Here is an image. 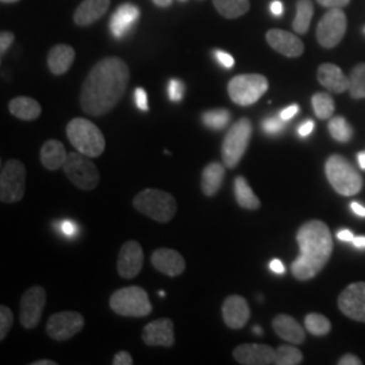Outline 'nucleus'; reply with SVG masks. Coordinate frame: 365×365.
<instances>
[{
	"mask_svg": "<svg viewBox=\"0 0 365 365\" xmlns=\"http://www.w3.org/2000/svg\"><path fill=\"white\" fill-rule=\"evenodd\" d=\"M54 226L57 227V230H58L61 235H64L66 237H71V238L75 237L78 230V225L73 221H69V220L57 222V223H54Z\"/></svg>",
	"mask_w": 365,
	"mask_h": 365,
	"instance_id": "41",
	"label": "nucleus"
},
{
	"mask_svg": "<svg viewBox=\"0 0 365 365\" xmlns=\"http://www.w3.org/2000/svg\"><path fill=\"white\" fill-rule=\"evenodd\" d=\"M31 365H57V363L52 361V360H38V361L31 363Z\"/></svg>",
	"mask_w": 365,
	"mask_h": 365,
	"instance_id": "56",
	"label": "nucleus"
},
{
	"mask_svg": "<svg viewBox=\"0 0 365 365\" xmlns=\"http://www.w3.org/2000/svg\"><path fill=\"white\" fill-rule=\"evenodd\" d=\"M271 13L274 14V16H280L283 14V3L280 0H274L271 3Z\"/></svg>",
	"mask_w": 365,
	"mask_h": 365,
	"instance_id": "51",
	"label": "nucleus"
},
{
	"mask_svg": "<svg viewBox=\"0 0 365 365\" xmlns=\"http://www.w3.org/2000/svg\"><path fill=\"white\" fill-rule=\"evenodd\" d=\"M357 158H359V164H360V167H361L363 170H365V153H359Z\"/></svg>",
	"mask_w": 365,
	"mask_h": 365,
	"instance_id": "57",
	"label": "nucleus"
},
{
	"mask_svg": "<svg viewBox=\"0 0 365 365\" xmlns=\"http://www.w3.org/2000/svg\"><path fill=\"white\" fill-rule=\"evenodd\" d=\"M325 172L329 182L339 195H357L363 188V179L352 164L339 155H333L327 158Z\"/></svg>",
	"mask_w": 365,
	"mask_h": 365,
	"instance_id": "5",
	"label": "nucleus"
},
{
	"mask_svg": "<svg viewBox=\"0 0 365 365\" xmlns=\"http://www.w3.org/2000/svg\"><path fill=\"white\" fill-rule=\"evenodd\" d=\"M339 307L348 318L365 322V282L352 283L339 297Z\"/></svg>",
	"mask_w": 365,
	"mask_h": 365,
	"instance_id": "14",
	"label": "nucleus"
},
{
	"mask_svg": "<svg viewBox=\"0 0 365 365\" xmlns=\"http://www.w3.org/2000/svg\"><path fill=\"white\" fill-rule=\"evenodd\" d=\"M314 113L319 119H330L334 114L336 106L333 98L327 92H317L312 98Z\"/></svg>",
	"mask_w": 365,
	"mask_h": 365,
	"instance_id": "32",
	"label": "nucleus"
},
{
	"mask_svg": "<svg viewBox=\"0 0 365 365\" xmlns=\"http://www.w3.org/2000/svg\"><path fill=\"white\" fill-rule=\"evenodd\" d=\"M214 56L225 68L230 69V68L235 66V58L229 53L222 52V51H214Z\"/></svg>",
	"mask_w": 365,
	"mask_h": 365,
	"instance_id": "44",
	"label": "nucleus"
},
{
	"mask_svg": "<svg viewBox=\"0 0 365 365\" xmlns=\"http://www.w3.org/2000/svg\"><path fill=\"white\" fill-rule=\"evenodd\" d=\"M75 49L66 43H58L53 46L48 54V66L53 75L60 76L66 73L75 61Z\"/></svg>",
	"mask_w": 365,
	"mask_h": 365,
	"instance_id": "25",
	"label": "nucleus"
},
{
	"mask_svg": "<svg viewBox=\"0 0 365 365\" xmlns=\"http://www.w3.org/2000/svg\"><path fill=\"white\" fill-rule=\"evenodd\" d=\"M14 324V314L7 306L0 307V339H6Z\"/></svg>",
	"mask_w": 365,
	"mask_h": 365,
	"instance_id": "38",
	"label": "nucleus"
},
{
	"mask_svg": "<svg viewBox=\"0 0 365 365\" xmlns=\"http://www.w3.org/2000/svg\"><path fill=\"white\" fill-rule=\"evenodd\" d=\"M299 256L291 264L295 279L306 282L315 277L327 265L333 252L331 233L327 223L313 220L300 226L297 233Z\"/></svg>",
	"mask_w": 365,
	"mask_h": 365,
	"instance_id": "2",
	"label": "nucleus"
},
{
	"mask_svg": "<svg viewBox=\"0 0 365 365\" xmlns=\"http://www.w3.org/2000/svg\"><path fill=\"white\" fill-rule=\"evenodd\" d=\"M353 245L356 248H365V237H354Z\"/></svg>",
	"mask_w": 365,
	"mask_h": 365,
	"instance_id": "54",
	"label": "nucleus"
},
{
	"mask_svg": "<svg viewBox=\"0 0 365 365\" xmlns=\"http://www.w3.org/2000/svg\"><path fill=\"white\" fill-rule=\"evenodd\" d=\"M1 3H6V4H9V3H16V1H19V0H0Z\"/></svg>",
	"mask_w": 365,
	"mask_h": 365,
	"instance_id": "59",
	"label": "nucleus"
},
{
	"mask_svg": "<svg viewBox=\"0 0 365 365\" xmlns=\"http://www.w3.org/2000/svg\"><path fill=\"white\" fill-rule=\"evenodd\" d=\"M337 237H339V241H344V242H353V240H354V235L349 230H341Z\"/></svg>",
	"mask_w": 365,
	"mask_h": 365,
	"instance_id": "52",
	"label": "nucleus"
},
{
	"mask_svg": "<svg viewBox=\"0 0 365 365\" xmlns=\"http://www.w3.org/2000/svg\"><path fill=\"white\" fill-rule=\"evenodd\" d=\"M346 33V15L342 9H329L317 26V39L322 48H336Z\"/></svg>",
	"mask_w": 365,
	"mask_h": 365,
	"instance_id": "11",
	"label": "nucleus"
},
{
	"mask_svg": "<svg viewBox=\"0 0 365 365\" xmlns=\"http://www.w3.org/2000/svg\"><path fill=\"white\" fill-rule=\"evenodd\" d=\"M272 327H274V333L284 341H287L289 344L294 345H300L304 342L306 339V333L303 330V327L291 317L286 314H280L277 317H274L272 321Z\"/></svg>",
	"mask_w": 365,
	"mask_h": 365,
	"instance_id": "24",
	"label": "nucleus"
},
{
	"mask_svg": "<svg viewBox=\"0 0 365 365\" xmlns=\"http://www.w3.org/2000/svg\"><path fill=\"white\" fill-rule=\"evenodd\" d=\"M235 195L237 203L247 210L260 209L259 197L252 191L248 180L244 176H237L235 180Z\"/></svg>",
	"mask_w": 365,
	"mask_h": 365,
	"instance_id": "29",
	"label": "nucleus"
},
{
	"mask_svg": "<svg viewBox=\"0 0 365 365\" xmlns=\"http://www.w3.org/2000/svg\"><path fill=\"white\" fill-rule=\"evenodd\" d=\"M233 357L238 364L271 365L276 361V351L264 344H242L235 348Z\"/></svg>",
	"mask_w": 365,
	"mask_h": 365,
	"instance_id": "16",
	"label": "nucleus"
},
{
	"mask_svg": "<svg viewBox=\"0 0 365 365\" xmlns=\"http://www.w3.org/2000/svg\"><path fill=\"white\" fill-rule=\"evenodd\" d=\"M269 269L277 274H283L286 272V268H284L283 262L280 260H276V259L269 262Z\"/></svg>",
	"mask_w": 365,
	"mask_h": 365,
	"instance_id": "50",
	"label": "nucleus"
},
{
	"mask_svg": "<svg viewBox=\"0 0 365 365\" xmlns=\"http://www.w3.org/2000/svg\"><path fill=\"white\" fill-rule=\"evenodd\" d=\"M265 38L274 51L289 58L299 57L304 52L303 42L295 34L288 33L286 30L271 29L268 30Z\"/></svg>",
	"mask_w": 365,
	"mask_h": 365,
	"instance_id": "17",
	"label": "nucleus"
},
{
	"mask_svg": "<svg viewBox=\"0 0 365 365\" xmlns=\"http://www.w3.org/2000/svg\"><path fill=\"white\" fill-rule=\"evenodd\" d=\"M152 265L158 272L170 277L180 276L185 269V260L182 255L170 248H160L152 255Z\"/></svg>",
	"mask_w": 365,
	"mask_h": 365,
	"instance_id": "20",
	"label": "nucleus"
},
{
	"mask_svg": "<svg viewBox=\"0 0 365 365\" xmlns=\"http://www.w3.org/2000/svg\"><path fill=\"white\" fill-rule=\"evenodd\" d=\"M314 129V122L313 120H306L302 126H300L299 129H298V134H299L300 137H307V135H310L312 133H313Z\"/></svg>",
	"mask_w": 365,
	"mask_h": 365,
	"instance_id": "49",
	"label": "nucleus"
},
{
	"mask_svg": "<svg viewBox=\"0 0 365 365\" xmlns=\"http://www.w3.org/2000/svg\"><path fill=\"white\" fill-rule=\"evenodd\" d=\"M152 1L158 7H161V9H168L173 0H152Z\"/></svg>",
	"mask_w": 365,
	"mask_h": 365,
	"instance_id": "55",
	"label": "nucleus"
},
{
	"mask_svg": "<svg viewBox=\"0 0 365 365\" xmlns=\"http://www.w3.org/2000/svg\"><path fill=\"white\" fill-rule=\"evenodd\" d=\"M134 98H135V105L141 110V111H148L149 106H148V93L145 91L144 88L138 87L134 91Z\"/></svg>",
	"mask_w": 365,
	"mask_h": 365,
	"instance_id": "43",
	"label": "nucleus"
},
{
	"mask_svg": "<svg viewBox=\"0 0 365 365\" xmlns=\"http://www.w3.org/2000/svg\"><path fill=\"white\" fill-rule=\"evenodd\" d=\"M26 190V168L19 160H9L0 173V200L15 203L22 200Z\"/></svg>",
	"mask_w": 365,
	"mask_h": 365,
	"instance_id": "10",
	"label": "nucleus"
},
{
	"mask_svg": "<svg viewBox=\"0 0 365 365\" xmlns=\"http://www.w3.org/2000/svg\"><path fill=\"white\" fill-rule=\"evenodd\" d=\"M364 33H365V27H364Z\"/></svg>",
	"mask_w": 365,
	"mask_h": 365,
	"instance_id": "60",
	"label": "nucleus"
},
{
	"mask_svg": "<svg viewBox=\"0 0 365 365\" xmlns=\"http://www.w3.org/2000/svg\"><path fill=\"white\" fill-rule=\"evenodd\" d=\"M318 81L333 93H342L349 90V78L336 64H322L318 68Z\"/></svg>",
	"mask_w": 365,
	"mask_h": 365,
	"instance_id": "23",
	"label": "nucleus"
},
{
	"mask_svg": "<svg viewBox=\"0 0 365 365\" xmlns=\"http://www.w3.org/2000/svg\"><path fill=\"white\" fill-rule=\"evenodd\" d=\"M133 206L138 212L160 223L170 222L178 209L173 195L156 188H146L138 192L133 199Z\"/></svg>",
	"mask_w": 365,
	"mask_h": 365,
	"instance_id": "4",
	"label": "nucleus"
},
{
	"mask_svg": "<svg viewBox=\"0 0 365 365\" xmlns=\"http://www.w3.org/2000/svg\"><path fill=\"white\" fill-rule=\"evenodd\" d=\"M130 71L119 57H106L92 66L80 92V106L92 117L110 113L123 98Z\"/></svg>",
	"mask_w": 365,
	"mask_h": 365,
	"instance_id": "1",
	"label": "nucleus"
},
{
	"mask_svg": "<svg viewBox=\"0 0 365 365\" xmlns=\"http://www.w3.org/2000/svg\"><path fill=\"white\" fill-rule=\"evenodd\" d=\"M225 179V165L221 163H210L202 172V191L206 196H214L221 190Z\"/></svg>",
	"mask_w": 365,
	"mask_h": 365,
	"instance_id": "27",
	"label": "nucleus"
},
{
	"mask_svg": "<svg viewBox=\"0 0 365 365\" xmlns=\"http://www.w3.org/2000/svg\"><path fill=\"white\" fill-rule=\"evenodd\" d=\"M113 364L114 365H131L133 364V357L129 352L126 351H120L114 356V360H113Z\"/></svg>",
	"mask_w": 365,
	"mask_h": 365,
	"instance_id": "45",
	"label": "nucleus"
},
{
	"mask_svg": "<svg viewBox=\"0 0 365 365\" xmlns=\"http://www.w3.org/2000/svg\"><path fill=\"white\" fill-rule=\"evenodd\" d=\"M69 143L76 150L88 157H99L106 149V140L101 129L84 118H75L66 126Z\"/></svg>",
	"mask_w": 365,
	"mask_h": 365,
	"instance_id": "3",
	"label": "nucleus"
},
{
	"mask_svg": "<svg viewBox=\"0 0 365 365\" xmlns=\"http://www.w3.org/2000/svg\"><path fill=\"white\" fill-rule=\"evenodd\" d=\"M284 122L282 118H268L262 122V130L265 131L267 134H279L284 129Z\"/></svg>",
	"mask_w": 365,
	"mask_h": 365,
	"instance_id": "40",
	"label": "nucleus"
},
{
	"mask_svg": "<svg viewBox=\"0 0 365 365\" xmlns=\"http://www.w3.org/2000/svg\"><path fill=\"white\" fill-rule=\"evenodd\" d=\"M66 146L57 140H49L41 148L39 158L42 165L49 170H57L64 167L66 164Z\"/></svg>",
	"mask_w": 365,
	"mask_h": 365,
	"instance_id": "26",
	"label": "nucleus"
},
{
	"mask_svg": "<svg viewBox=\"0 0 365 365\" xmlns=\"http://www.w3.org/2000/svg\"><path fill=\"white\" fill-rule=\"evenodd\" d=\"M144 267V250L143 247L130 240L122 245L118 255V274L123 279H134L141 272Z\"/></svg>",
	"mask_w": 365,
	"mask_h": 365,
	"instance_id": "15",
	"label": "nucleus"
},
{
	"mask_svg": "<svg viewBox=\"0 0 365 365\" xmlns=\"http://www.w3.org/2000/svg\"><path fill=\"white\" fill-rule=\"evenodd\" d=\"M143 341L148 346L170 348L175 344L173 322L168 318L152 321L144 327Z\"/></svg>",
	"mask_w": 365,
	"mask_h": 365,
	"instance_id": "18",
	"label": "nucleus"
},
{
	"mask_svg": "<svg viewBox=\"0 0 365 365\" xmlns=\"http://www.w3.org/2000/svg\"><path fill=\"white\" fill-rule=\"evenodd\" d=\"M339 365H361L363 364V361L357 357V356H354V354H351V353H348V354H345V356H342L341 359H339Z\"/></svg>",
	"mask_w": 365,
	"mask_h": 365,
	"instance_id": "48",
	"label": "nucleus"
},
{
	"mask_svg": "<svg viewBox=\"0 0 365 365\" xmlns=\"http://www.w3.org/2000/svg\"><path fill=\"white\" fill-rule=\"evenodd\" d=\"M349 93L353 99L365 98V63L354 66L349 75Z\"/></svg>",
	"mask_w": 365,
	"mask_h": 365,
	"instance_id": "36",
	"label": "nucleus"
},
{
	"mask_svg": "<svg viewBox=\"0 0 365 365\" xmlns=\"http://www.w3.org/2000/svg\"><path fill=\"white\" fill-rule=\"evenodd\" d=\"M110 307L114 313L122 317L141 318L152 313V303L144 288H120L110 298Z\"/></svg>",
	"mask_w": 365,
	"mask_h": 365,
	"instance_id": "7",
	"label": "nucleus"
},
{
	"mask_svg": "<svg viewBox=\"0 0 365 365\" xmlns=\"http://www.w3.org/2000/svg\"><path fill=\"white\" fill-rule=\"evenodd\" d=\"M252 133L253 126L249 118H241L233 123L222 143V161L225 167L233 170L240 164L248 149Z\"/></svg>",
	"mask_w": 365,
	"mask_h": 365,
	"instance_id": "6",
	"label": "nucleus"
},
{
	"mask_svg": "<svg viewBox=\"0 0 365 365\" xmlns=\"http://www.w3.org/2000/svg\"><path fill=\"white\" fill-rule=\"evenodd\" d=\"M138 18H140V10L137 6L131 3H125L119 6L110 19V29L113 36L115 38L125 37L130 31L131 27L135 25Z\"/></svg>",
	"mask_w": 365,
	"mask_h": 365,
	"instance_id": "21",
	"label": "nucleus"
},
{
	"mask_svg": "<svg viewBox=\"0 0 365 365\" xmlns=\"http://www.w3.org/2000/svg\"><path fill=\"white\" fill-rule=\"evenodd\" d=\"M303 361V354L298 348L291 345H282L276 349V361L277 365H298Z\"/></svg>",
	"mask_w": 365,
	"mask_h": 365,
	"instance_id": "37",
	"label": "nucleus"
},
{
	"mask_svg": "<svg viewBox=\"0 0 365 365\" xmlns=\"http://www.w3.org/2000/svg\"><path fill=\"white\" fill-rule=\"evenodd\" d=\"M110 4L111 0H84L73 14V21L78 26H91L103 18Z\"/></svg>",
	"mask_w": 365,
	"mask_h": 365,
	"instance_id": "22",
	"label": "nucleus"
},
{
	"mask_svg": "<svg viewBox=\"0 0 365 365\" xmlns=\"http://www.w3.org/2000/svg\"><path fill=\"white\" fill-rule=\"evenodd\" d=\"M222 317L225 324L230 329L245 327L250 317L248 302L240 295L227 297L222 306Z\"/></svg>",
	"mask_w": 365,
	"mask_h": 365,
	"instance_id": "19",
	"label": "nucleus"
},
{
	"mask_svg": "<svg viewBox=\"0 0 365 365\" xmlns=\"http://www.w3.org/2000/svg\"><path fill=\"white\" fill-rule=\"evenodd\" d=\"M329 133L339 143H349L352 140L353 129L344 117L330 118Z\"/></svg>",
	"mask_w": 365,
	"mask_h": 365,
	"instance_id": "35",
	"label": "nucleus"
},
{
	"mask_svg": "<svg viewBox=\"0 0 365 365\" xmlns=\"http://www.w3.org/2000/svg\"><path fill=\"white\" fill-rule=\"evenodd\" d=\"M232 119V115L225 108H217V110H209L202 114V122L206 128L211 130H222L225 129Z\"/></svg>",
	"mask_w": 365,
	"mask_h": 365,
	"instance_id": "33",
	"label": "nucleus"
},
{
	"mask_svg": "<svg viewBox=\"0 0 365 365\" xmlns=\"http://www.w3.org/2000/svg\"><path fill=\"white\" fill-rule=\"evenodd\" d=\"M9 110L14 117L22 120H34L41 115L42 108L36 99L29 96L14 98L9 103Z\"/></svg>",
	"mask_w": 365,
	"mask_h": 365,
	"instance_id": "28",
	"label": "nucleus"
},
{
	"mask_svg": "<svg viewBox=\"0 0 365 365\" xmlns=\"http://www.w3.org/2000/svg\"><path fill=\"white\" fill-rule=\"evenodd\" d=\"M15 41V36L11 31H1L0 34V56L3 57L6 52L9 51V48L13 45Z\"/></svg>",
	"mask_w": 365,
	"mask_h": 365,
	"instance_id": "42",
	"label": "nucleus"
},
{
	"mask_svg": "<svg viewBox=\"0 0 365 365\" xmlns=\"http://www.w3.org/2000/svg\"><path fill=\"white\" fill-rule=\"evenodd\" d=\"M45 306H46L45 288L39 286L29 288L21 299L19 321L22 327L26 329H34L38 327Z\"/></svg>",
	"mask_w": 365,
	"mask_h": 365,
	"instance_id": "12",
	"label": "nucleus"
},
{
	"mask_svg": "<svg viewBox=\"0 0 365 365\" xmlns=\"http://www.w3.org/2000/svg\"><path fill=\"white\" fill-rule=\"evenodd\" d=\"M313 15V1L312 0H298L297 1V15L292 22L294 30L299 34H306L309 31Z\"/></svg>",
	"mask_w": 365,
	"mask_h": 365,
	"instance_id": "31",
	"label": "nucleus"
},
{
	"mask_svg": "<svg viewBox=\"0 0 365 365\" xmlns=\"http://www.w3.org/2000/svg\"><path fill=\"white\" fill-rule=\"evenodd\" d=\"M63 170L71 182L84 191L95 190L101 180L96 165L90 160V157L80 152L68 153Z\"/></svg>",
	"mask_w": 365,
	"mask_h": 365,
	"instance_id": "9",
	"label": "nucleus"
},
{
	"mask_svg": "<svg viewBox=\"0 0 365 365\" xmlns=\"http://www.w3.org/2000/svg\"><path fill=\"white\" fill-rule=\"evenodd\" d=\"M351 207H352L353 212H354V214H357L359 217H365V207L360 206L359 203H352V205H351Z\"/></svg>",
	"mask_w": 365,
	"mask_h": 365,
	"instance_id": "53",
	"label": "nucleus"
},
{
	"mask_svg": "<svg viewBox=\"0 0 365 365\" xmlns=\"http://www.w3.org/2000/svg\"><path fill=\"white\" fill-rule=\"evenodd\" d=\"M298 113H299V106H289V107L284 108V110L280 113V118H282L283 120H286V122H287V120H289L291 118L295 117Z\"/></svg>",
	"mask_w": 365,
	"mask_h": 365,
	"instance_id": "47",
	"label": "nucleus"
},
{
	"mask_svg": "<svg viewBox=\"0 0 365 365\" xmlns=\"http://www.w3.org/2000/svg\"><path fill=\"white\" fill-rule=\"evenodd\" d=\"M304 327L307 331L317 337H324L329 334L331 330V324L325 315L322 314L312 313L306 315L304 318Z\"/></svg>",
	"mask_w": 365,
	"mask_h": 365,
	"instance_id": "34",
	"label": "nucleus"
},
{
	"mask_svg": "<svg viewBox=\"0 0 365 365\" xmlns=\"http://www.w3.org/2000/svg\"><path fill=\"white\" fill-rule=\"evenodd\" d=\"M322 7L327 9H344L351 0H317Z\"/></svg>",
	"mask_w": 365,
	"mask_h": 365,
	"instance_id": "46",
	"label": "nucleus"
},
{
	"mask_svg": "<svg viewBox=\"0 0 365 365\" xmlns=\"http://www.w3.org/2000/svg\"><path fill=\"white\" fill-rule=\"evenodd\" d=\"M214 7L222 16L227 19H235L248 13L250 9L249 0H212Z\"/></svg>",
	"mask_w": 365,
	"mask_h": 365,
	"instance_id": "30",
	"label": "nucleus"
},
{
	"mask_svg": "<svg viewBox=\"0 0 365 365\" xmlns=\"http://www.w3.org/2000/svg\"><path fill=\"white\" fill-rule=\"evenodd\" d=\"M269 83L265 76L259 73H247L235 76L227 84V92L235 105H255L262 95L268 91Z\"/></svg>",
	"mask_w": 365,
	"mask_h": 365,
	"instance_id": "8",
	"label": "nucleus"
},
{
	"mask_svg": "<svg viewBox=\"0 0 365 365\" xmlns=\"http://www.w3.org/2000/svg\"><path fill=\"white\" fill-rule=\"evenodd\" d=\"M253 333H256V334L261 336V334H262V330H261L260 327H253Z\"/></svg>",
	"mask_w": 365,
	"mask_h": 365,
	"instance_id": "58",
	"label": "nucleus"
},
{
	"mask_svg": "<svg viewBox=\"0 0 365 365\" xmlns=\"http://www.w3.org/2000/svg\"><path fill=\"white\" fill-rule=\"evenodd\" d=\"M84 327V317L76 312L53 314L46 324V333L56 341H66Z\"/></svg>",
	"mask_w": 365,
	"mask_h": 365,
	"instance_id": "13",
	"label": "nucleus"
},
{
	"mask_svg": "<svg viewBox=\"0 0 365 365\" xmlns=\"http://www.w3.org/2000/svg\"><path fill=\"white\" fill-rule=\"evenodd\" d=\"M185 91L184 83L179 78H170L168 84V95L172 102H180Z\"/></svg>",
	"mask_w": 365,
	"mask_h": 365,
	"instance_id": "39",
	"label": "nucleus"
}]
</instances>
